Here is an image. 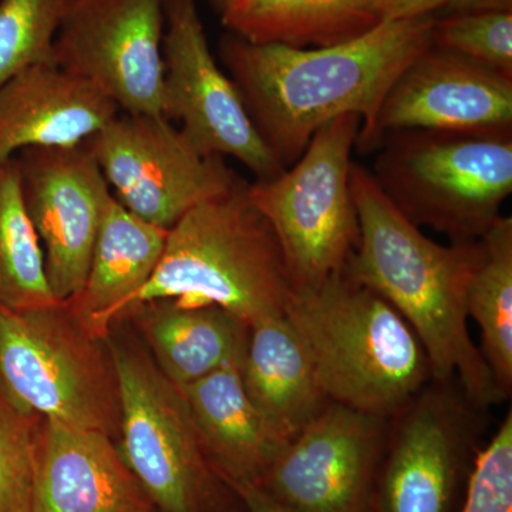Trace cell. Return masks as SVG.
<instances>
[{
    "label": "cell",
    "instance_id": "17",
    "mask_svg": "<svg viewBox=\"0 0 512 512\" xmlns=\"http://www.w3.org/2000/svg\"><path fill=\"white\" fill-rule=\"evenodd\" d=\"M119 107L53 63H39L0 87V165L33 147L83 144Z\"/></svg>",
    "mask_w": 512,
    "mask_h": 512
},
{
    "label": "cell",
    "instance_id": "2",
    "mask_svg": "<svg viewBox=\"0 0 512 512\" xmlns=\"http://www.w3.org/2000/svg\"><path fill=\"white\" fill-rule=\"evenodd\" d=\"M350 190L359 238L346 274L382 295L409 323L434 382L457 380L467 402L481 409L507 400L468 332L466 293L480 242L441 245L427 238L355 161Z\"/></svg>",
    "mask_w": 512,
    "mask_h": 512
},
{
    "label": "cell",
    "instance_id": "8",
    "mask_svg": "<svg viewBox=\"0 0 512 512\" xmlns=\"http://www.w3.org/2000/svg\"><path fill=\"white\" fill-rule=\"evenodd\" d=\"M110 343L120 380L117 447L128 468L158 512H221L232 491L205 456L180 387L143 346L111 335Z\"/></svg>",
    "mask_w": 512,
    "mask_h": 512
},
{
    "label": "cell",
    "instance_id": "16",
    "mask_svg": "<svg viewBox=\"0 0 512 512\" xmlns=\"http://www.w3.org/2000/svg\"><path fill=\"white\" fill-rule=\"evenodd\" d=\"M36 512H157L121 456L97 430L43 419L37 447Z\"/></svg>",
    "mask_w": 512,
    "mask_h": 512
},
{
    "label": "cell",
    "instance_id": "15",
    "mask_svg": "<svg viewBox=\"0 0 512 512\" xmlns=\"http://www.w3.org/2000/svg\"><path fill=\"white\" fill-rule=\"evenodd\" d=\"M431 382L393 417L377 512H448L473 433L466 397Z\"/></svg>",
    "mask_w": 512,
    "mask_h": 512
},
{
    "label": "cell",
    "instance_id": "22",
    "mask_svg": "<svg viewBox=\"0 0 512 512\" xmlns=\"http://www.w3.org/2000/svg\"><path fill=\"white\" fill-rule=\"evenodd\" d=\"M221 18L248 42L301 49L342 45L384 22L382 0H258L224 10Z\"/></svg>",
    "mask_w": 512,
    "mask_h": 512
},
{
    "label": "cell",
    "instance_id": "32",
    "mask_svg": "<svg viewBox=\"0 0 512 512\" xmlns=\"http://www.w3.org/2000/svg\"><path fill=\"white\" fill-rule=\"evenodd\" d=\"M258 2V0H217L218 8L221 12L224 10L239 8V6L249 5V3Z\"/></svg>",
    "mask_w": 512,
    "mask_h": 512
},
{
    "label": "cell",
    "instance_id": "27",
    "mask_svg": "<svg viewBox=\"0 0 512 512\" xmlns=\"http://www.w3.org/2000/svg\"><path fill=\"white\" fill-rule=\"evenodd\" d=\"M431 45L470 57L512 77V12L434 18Z\"/></svg>",
    "mask_w": 512,
    "mask_h": 512
},
{
    "label": "cell",
    "instance_id": "34",
    "mask_svg": "<svg viewBox=\"0 0 512 512\" xmlns=\"http://www.w3.org/2000/svg\"><path fill=\"white\" fill-rule=\"evenodd\" d=\"M158 512V511H157Z\"/></svg>",
    "mask_w": 512,
    "mask_h": 512
},
{
    "label": "cell",
    "instance_id": "14",
    "mask_svg": "<svg viewBox=\"0 0 512 512\" xmlns=\"http://www.w3.org/2000/svg\"><path fill=\"white\" fill-rule=\"evenodd\" d=\"M400 130L512 131V77L431 45L390 87L367 151Z\"/></svg>",
    "mask_w": 512,
    "mask_h": 512
},
{
    "label": "cell",
    "instance_id": "25",
    "mask_svg": "<svg viewBox=\"0 0 512 512\" xmlns=\"http://www.w3.org/2000/svg\"><path fill=\"white\" fill-rule=\"evenodd\" d=\"M42 420L0 386V512H36Z\"/></svg>",
    "mask_w": 512,
    "mask_h": 512
},
{
    "label": "cell",
    "instance_id": "10",
    "mask_svg": "<svg viewBox=\"0 0 512 512\" xmlns=\"http://www.w3.org/2000/svg\"><path fill=\"white\" fill-rule=\"evenodd\" d=\"M167 0H63L52 63L127 114H163Z\"/></svg>",
    "mask_w": 512,
    "mask_h": 512
},
{
    "label": "cell",
    "instance_id": "20",
    "mask_svg": "<svg viewBox=\"0 0 512 512\" xmlns=\"http://www.w3.org/2000/svg\"><path fill=\"white\" fill-rule=\"evenodd\" d=\"M241 379L256 409L288 441L329 403L308 352L285 315L249 326Z\"/></svg>",
    "mask_w": 512,
    "mask_h": 512
},
{
    "label": "cell",
    "instance_id": "30",
    "mask_svg": "<svg viewBox=\"0 0 512 512\" xmlns=\"http://www.w3.org/2000/svg\"><path fill=\"white\" fill-rule=\"evenodd\" d=\"M232 493L242 501L247 512H293L256 484L238 485L232 488Z\"/></svg>",
    "mask_w": 512,
    "mask_h": 512
},
{
    "label": "cell",
    "instance_id": "11",
    "mask_svg": "<svg viewBox=\"0 0 512 512\" xmlns=\"http://www.w3.org/2000/svg\"><path fill=\"white\" fill-rule=\"evenodd\" d=\"M163 116L205 154L234 157L268 180L285 170L245 109L237 87L212 56L197 0H167L163 40Z\"/></svg>",
    "mask_w": 512,
    "mask_h": 512
},
{
    "label": "cell",
    "instance_id": "7",
    "mask_svg": "<svg viewBox=\"0 0 512 512\" xmlns=\"http://www.w3.org/2000/svg\"><path fill=\"white\" fill-rule=\"evenodd\" d=\"M360 119L345 114L313 134L281 174L249 183V197L274 229L293 292L346 271L359 238L350 165Z\"/></svg>",
    "mask_w": 512,
    "mask_h": 512
},
{
    "label": "cell",
    "instance_id": "28",
    "mask_svg": "<svg viewBox=\"0 0 512 512\" xmlns=\"http://www.w3.org/2000/svg\"><path fill=\"white\" fill-rule=\"evenodd\" d=\"M460 512H512V413L477 454Z\"/></svg>",
    "mask_w": 512,
    "mask_h": 512
},
{
    "label": "cell",
    "instance_id": "33",
    "mask_svg": "<svg viewBox=\"0 0 512 512\" xmlns=\"http://www.w3.org/2000/svg\"><path fill=\"white\" fill-rule=\"evenodd\" d=\"M214 2H217V0H214Z\"/></svg>",
    "mask_w": 512,
    "mask_h": 512
},
{
    "label": "cell",
    "instance_id": "9",
    "mask_svg": "<svg viewBox=\"0 0 512 512\" xmlns=\"http://www.w3.org/2000/svg\"><path fill=\"white\" fill-rule=\"evenodd\" d=\"M83 144L114 200L163 229L241 180L224 157L205 154L163 114L114 117Z\"/></svg>",
    "mask_w": 512,
    "mask_h": 512
},
{
    "label": "cell",
    "instance_id": "26",
    "mask_svg": "<svg viewBox=\"0 0 512 512\" xmlns=\"http://www.w3.org/2000/svg\"><path fill=\"white\" fill-rule=\"evenodd\" d=\"M63 0H0V87L39 63H52Z\"/></svg>",
    "mask_w": 512,
    "mask_h": 512
},
{
    "label": "cell",
    "instance_id": "31",
    "mask_svg": "<svg viewBox=\"0 0 512 512\" xmlns=\"http://www.w3.org/2000/svg\"><path fill=\"white\" fill-rule=\"evenodd\" d=\"M440 10L444 16L512 12V0H447Z\"/></svg>",
    "mask_w": 512,
    "mask_h": 512
},
{
    "label": "cell",
    "instance_id": "4",
    "mask_svg": "<svg viewBox=\"0 0 512 512\" xmlns=\"http://www.w3.org/2000/svg\"><path fill=\"white\" fill-rule=\"evenodd\" d=\"M292 293L278 238L241 178L168 229L156 272L123 316L143 303L171 299L185 308L220 306L251 326L285 315Z\"/></svg>",
    "mask_w": 512,
    "mask_h": 512
},
{
    "label": "cell",
    "instance_id": "12",
    "mask_svg": "<svg viewBox=\"0 0 512 512\" xmlns=\"http://www.w3.org/2000/svg\"><path fill=\"white\" fill-rule=\"evenodd\" d=\"M387 421L329 402L286 444L259 487L293 512H367Z\"/></svg>",
    "mask_w": 512,
    "mask_h": 512
},
{
    "label": "cell",
    "instance_id": "24",
    "mask_svg": "<svg viewBox=\"0 0 512 512\" xmlns=\"http://www.w3.org/2000/svg\"><path fill=\"white\" fill-rule=\"evenodd\" d=\"M57 302L42 244L30 221L16 158L0 165V306L23 311Z\"/></svg>",
    "mask_w": 512,
    "mask_h": 512
},
{
    "label": "cell",
    "instance_id": "1",
    "mask_svg": "<svg viewBox=\"0 0 512 512\" xmlns=\"http://www.w3.org/2000/svg\"><path fill=\"white\" fill-rule=\"evenodd\" d=\"M434 18L384 20L355 40L312 49L228 33L220 56L259 136L288 168L319 128L345 114L359 117L356 146L369 150L384 97L431 46Z\"/></svg>",
    "mask_w": 512,
    "mask_h": 512
},
{
    "label": "cell",
    "instance_id": "21",
    "mask_svg": "<svg viewBox=\"0 0 512 512\" xmlns=\"http://www.w3.org/2000/svg\"><path fill=\"white\" fill-rule=\"evenodd\" d=\"M127 318L146 340L158 369L178 387L242 360L247 348L249 326L220 306L185 308L161 299L130 309L121 319Z\"/></svg>",
    "mask_w": 512,
    "mask_h": 512
},
{
    "label": "cell",
    "instance_id": "29",
    "mask_svg": "<svg viewBox=\"0 0 512 512\" xmlns=\"http://www.w3.org/2000/svg\"><path fill=\"white\" fill-rule=\"evenodd\" d=\"M447 0H382L384 20L412 19L434 15Z\"/></svg>",
    "mask_w": 512,
    "mask_h": 512
},
{
    "label": "cell",
    "instance_id": "13",
    "mask_svg": "<svg viewBox=\"0 0 512 512\" xmlns=\"http://www.w3.org/2000/svg\"><path fill=\"white\" fill-rule=\"evenodd\" d=\"M15 158L23 202L45 249L50 291L67 301L84 284L113 194L84 144L26 148Z\"/></svg>",
    "mask_w": 512,
    "mask_h": 512
},
{
    "label": "cell",
    "instance_id": "18",
    "mask_svg": "<svg viewBox=\"0 0 512 512\" xmlns=\"http://www.w3.org/2000/svg\"><path fill=\"white\" fill-rule=\"evenodd\" d=\"M241 362L235 360L180 387L205 456L231 491L238 485L261 483L289 443L249 399Z\"/></svg>",
    "mask_w": 512,
    "mask_h": 512
},
{
    "label": "cell",
    "instance_id": "19",
    "mask_svg": "<svg viewBox=\"0 0 512 512\" xmlns=\"http://www.w3.org/2000/svg\"><path fill=\"white\" fill-rule=\"evenodd\" d=\"M168 229L156 227L111 198L82 288L63 301L77 322L107 339L156 272Z\"/></svg>",
    "mask_w": 512,
    "mask_h": 512
},
{
    "label": "cell",
    "instance_id": "3",
    "mask_svg": "<svg viewBox=\"0 0 512 512\" xmlns=\"http://www.w3.org/2000/svg\"><path fill=\"white\" fill-rule=\"evenodd\" d=\"M329 402L392 420L431 382L429 357L382 295L343 272L285 309Z\"/></svg>",
    "mask_w": 512,
    "mask_h": 512
},
{
    "label": "cell",
    "instance_id": "23",
    "mask_svg": "<svg viewBox=\"0 0 512 512\" xmlns=\"http://www.w3.org/2000/svg\"><path fill=\"white\" fill-rule=\"evenodd\" d=\"M480 256L466 293L468 318L480 329V352L505 399L512 390V218L500 215L478 239Z\"/></svg>",
    "mask_w": 512,
    "mask_h": 512
},
{
    "label": "cell",
    "instance_id": "5",
    "mask_svg": "<svg viewBox=\"0 0 512 512\" xmlns=\"http://www.w3.org/2000/svg\"><path fill=\"white\" fill-rule=\"evenodd\" d=\"M376 184L407 220L478 241L512 192V131L400 130L379 144Z\"/></svg>",
    "mask_w": 512,
    "mask_h": 512
},
{
    "label": "cell",
    "instance_id": "6",
    "mask_svg": "<svg viewBox=\"0 0 512 512\" xmlns=\"http://www.w3.org/2000/svg\"><path fill=\"white\" fill-rule=\"evenodd\" d=\"M0 386L25 409L119 440L120 380L107 339L83 328L66 303L0 306Z\"/></svg>",
    "mask_w": 512,
    "mask_h": 512
}]
</instances>
